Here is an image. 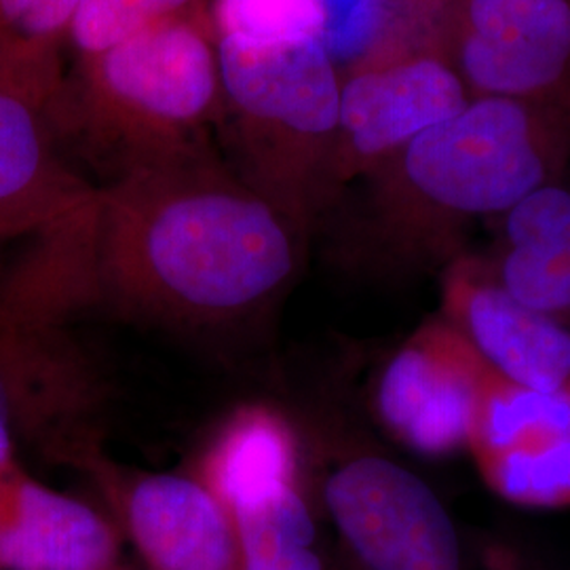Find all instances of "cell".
Instances as JSON below:
<instances>
[{
  "label": "cell",
  "instance_id": "obj_8",
  "mask_svg": "<svg viewBox=\"0 0 570 570\" xmlns=\"http://www.w3.org/2000/svg\"><path fill=\"white\" fill-rule=\"evenodd\" d=\"M66 456L96 475L148 569L242 570L233 515L195 475L125 471L85 442Z\"/></svg>",
  "mask_w": 570,
  "mask_h": 570
},
{
  "label": "cell",
  "instance_id": "obj_7",
  "mask_svg": "<svg viewBox=\"0 0 570 570\" xmlns=\"http://www.w3.org/2000/svg\"><path fill=\"white\" fill-rule=\"evenodd\" d=\"M324 501L362 570H463L449 510L395 461L348 459L327 475Z\"/></svg>",
  "mask_w": 570,
  "mask_h": 570
},
{
  "label": "cell",
  "instance_id": "obj_20",
  "mask_svg": "<svg viewBox=\"0 0 570 570\" xmlns=\"http://www.w3.org/2000/svg\"><path fill=\"white\" fill-rule=\"evenodd\" d=\"M35 425L32 412L23 395L0 376V471L16 468V431Z\"/></svg>",
  "mask_w": 570,
  "mask_h": 570
},
{
  "label": "cell",
  "instance_id": "obj_5",
  "mask_svg": "<svg viewBox=\"0 0 570 570\" xmlns=\"http://www.w3.org/2000/svg\"><path fill=\"white\" fill-rule=\"evenodd\" d=\"M469 94L431 41L376 47L341 68V102L324 178V212L423 131L468 106Z\"/></svg>",
  "mask_w": 570,
  "mask_h": 570
},
{
  "label": "cell",
  "instance_id": "obj_19",
  "mask_svg": "<svg viewBox=\"0 0 570 570\" xmlns=\"http://www.w3.org/2000/svg\"><path fill=\"white\" fill-rule=\"evenodd\" d=\"M207 18L218 41H326V0H207Z\"/></svg>",
  "mask_w": 570,
  "mask_h": 570
},
{
  "label": "cell",
  "instance_id": "obj_15",
  "mask_svg": "<svg viewBox=\"0 0 570 570\" xmlns=\"http://www.w3.org/2000/svg\"><path fill=\"white\" fill-rule=\"evenodd\" d=\"M79 0H0V81L45 112L63 87Z\"/></svg>",
  "mask_w": 570,
  "mask_h": 570
},
{
  "label": "cell",
  "instance_id": "obj_12",
  "mask_svg": "<svg viewBox=\"0 0 570 570\" xmlns=\"http://www.w3.org/2000/svg\"><path fill=\"white\" fill-rule=\"evenodd\" d=\"M47 112L0 81V242L37 235L96 186L63 164Z\"/></svg>",
  "mask_w": 570,
  "mask_h": 570
},
{
  "label": "cell",
  "instance_id": "obj_14",
  "mask_svg": "<svg viewBox=\"0 0 570 570\" xmlns=\"http://www.w3.org/2000/svg\"><path fill=\"white\" fill-rule=\"evenodd\" d=\"M298 440L284 414L265 404L235 410L197 463V480L226 510L298 484Z\"/></svg>",
  "mask_w": 570,
  "mask_h": 570
},
{
  "label": "cell",
  "instance_id": "obj_2",
  "mask_svg": "<svg viewBox=\"0 0 570 570\" xmlns=\"http://www.w3.org/2000/svg\"><path fill=\"white\" fill-rule=\"evenodd\" d=\"M570 161V121L527 104L471 98L370 171L357 244L391 268H444L469 228L499 218Z\"/></svg>",
  "mask_w": 570,
  "mask_h": 570
},
{
  "label": "cell",
  "instance_id": "obj_3",
  "mask_svg": "<svg viewBox=\"0 0 570 570\" xmlns=\"http://www.w3.org/2000/svg\"><path fill=\"white\" fill-rule=\"evenodd\" d=\"M49 122L112 178L140 165L212 148L223 91L207 4L89 60H77Z\"/></svg>",
  "mask_w": 570,
  "mask_h": 570
},
{
  "label": "cell",
  "instance_id": "obj_11",
  "mask_svg": "<svg viewBox=\"0 0 570 570\" xmlns=\"http://www.w3.org/2000/svg\"><path fill=\"white\" fill-rule=\"evenodd\" d=\"M117 553V530L102 513L20 465L0 471V570H112Z\"/></svg>",
  "mask_w": 570,
  "mask_h": 570
},
{
  "label": "cell",
  "instance_id": "obj_9",
  "mask_svg": "<svg viewBox=\"0 0 570 570\" xmlns=\"http://www.w3.org/2000/svg\"><path fill=\"white\" fill-rule=\"evenodd\" d=\"M487 362L440 315L416 327L389 360L374 404L389 433L410 450L446 456L468 449Z\"/></svg>",
  "mask_w": 570,
  "mask_h": 570
},
{
  "label": "cell",
  "instance_id": "obj_6",
  "mask_svg": "<svg viewBox=\"0 0 570 570\" xmlns=\"http://www.w3.org/2000/svg\"><path fill=\"white\" fill-rule=\"evenodd\" d=\"M433 45L469 98L527 104L570 121V0H442Z\"/></svg>",
  "mask_w": 570,
  "mask_h": 570
},
{
  "label": "cell",
  "instance_id": "obj_18",
  "mask_svg": "<svg viewBox=\"0 0 570 570\" xmlns=\"http://www.w3.org/2000/svg\"><path fill=\"white\" fill-rule=\"evenodd\" d=\"M205 4L207 0H79L68 47L77 60H89Z\"/></svg>",
  "mask_w": 570,
  "mask_h": 570
},
{
  "label": "cell",
  "instance_id": "obj_10",
  "mask_svg": "<svg viewBox=\"0 0 570 570\" xmlns=\"http://www.w3.org/2000/svg\"><path fill=\"white\" fill-rule=\"evenodd\" d=\"M440 273L442 317L489 367L520 387L570 385V327L515 301L487 256L465 252Z\"/></svg>",
  "mask_w": 570,
  "mask_h": 570
},
{
  "label": "cell",
  "instance_id": "obj_16",
  "mask_svg": "<svg viewBox=\"0 0 570 570\" xmlns=\"http://www.w3.org/2000/svg\"><path fill=\"white\" fill-rule=\"evenodd\" d=\"M0 376L20 391L37 425L79 410L87 381L42 327L23 324L0 306Z\"/></svg>",
  "mask_w": 570,
  "mask_h": 570
},
{
  "label": "cell",
  "instance_id": "obj_17",
  "mask_svg": "<svg viewBox=\"0 0 570 570\" xmlns=\"http://www.w3.org/2000/svg\"><path fill=\"white\" fill-rule=\"evenodd\" d=\"M484 484L524 510H569L570 425L527 446L475 459Z\"/></svg>",
  "mask_w": 570,
  "mask_h": 570
},
{
  "label": "cell",
  "instance_id": "obj_1",
  "mask_svg": "<svg viewBox=\"0 0 570 570\" xmlns=\"http://www.w3.org/2000/svg\"><path fill=\"white\" fill-rule=\"evenodd\" d=\"M305 233L214 148L98 188L85 296L188 326L242 320L296 275Z\"/></svg>",
  "mask_w": 570,
  "mask_h": 570
},
{
  "label": "cell",
  "instance_id": "obj_4",
  "mask_svg": "<svg viewBox=\"0 0 570 570\" xmlns=\"http://www.w3.org/2000/svg\"><path fill=\"white\" fill-rule=\"evenodd\" d=\"M223 119L235 171L308 235L341 102V66L324 39L218 41Z\"/></svg>",
  "mask_w": 570,
  "mask_h": 570
},
{
  "label": "cell",
  "instance_id": "obj_21",
  "mask_svg": "<svg viewBox=\"0 0 570 570\" xmlns=\"http://www.w3.org/2000/svg\"><path fill=\"white\" fill-rule=\"evenodd\" d=\"M242 570H324V560L315 546L242 551Z\"/></svg>",
  "mask_w": 570,
  "mask_h": 570
},
{
  "label": "cell",
  "instance_id": "obj_23",
  "mask_svg": "<svg viewBox=\"0 0 570 570\" xmlns=\"http://www.w3.org/2000/svg\"><path fill=\"white\" fill-rule=\"evenodd\" d=\"M112 570H122L121 567H117V569H112Z\"/></svg>",
  "mask_w": 570,
  "mask_h": 570
},
{
  "label": "cell",
  "instance_id": "obj_22",
  "mask_svg": "<svg viewBox=\"0 0 570 570\" xmlns=\"http://www.w3.org/2000/svg\"><path fill=\"white\" fill-rule=\"evenodd\" d=\"M484 564L489 570H532L518 551L505 546H489L484 550Z\"/></svg>",
  "mask_w": 570,
  "mask_h": 570
},
{
  "label": "cell",
  "instance_id": "obj_13",
  "mask_svg": "<svg viewBox=\"0 0 570 570\" xmlns=\"http://www.w3.org/2000/svg\"><path fill=\"white\" fill-rule=\"evenodd\" d=\"M494 220L499 239L487 261L499 284L570 327V188L546 184Z\"/></svg>",
  "mask_w": 570,
  "mask_h": 570
}]
</instances>
